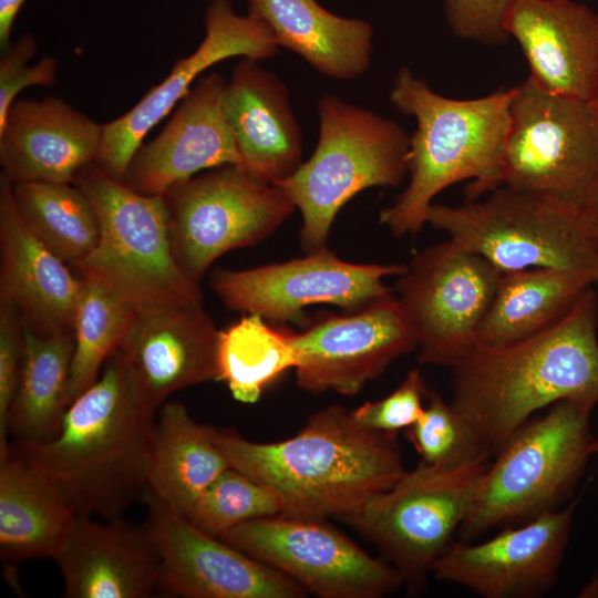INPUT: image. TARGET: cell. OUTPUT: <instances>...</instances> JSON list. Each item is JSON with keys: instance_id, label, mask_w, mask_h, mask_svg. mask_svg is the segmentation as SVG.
<instances>
[{"instance_id": "37", "label": "cell", "mask_w": 598, "mask_h": 598, "mask_svg": "<svg viewBox=\"0 0 598 598\" xmlns=\"http://www.w3.org/2000/svg\"><path fill=\"white\" fill-rule=\"evenodd\" d=\"M427 393L420 371L412 369L389 395L374 402H365L351 411V414L364 429L396 433L419 420L425 406L423 399Z\"/></svg>"}, {"instance_id": "39", "label": "cell", "mask_w": 598, "mask_h": 598, "mask_svg": "<svg viewBox=\"0 0 598 598\" xmlns=\"http://www.w3.org/2000/svg\"><path fill=\"white\" fill-rule=\"evenodd\" d=\"M514 0H445L447 23L460 38L483 44L506 42V14Z\"/></svg>"}, {"instance_id": "16", "label": "cell", "mask_w": 598, "mask_h": 598, "mask_svg": "<svg viewBox=\"0 0 598 598\" xmlns=\"http://www.w3.org/2000/svg\"><path fill=\"white\" fill-rule=\"evenodd\" d=\"M205 35L187 56L175 61L171 72L133 107L103 124L97 164L112 177L123 181L128 163L145 137L164 120L213 65L240 56L272 59L278 44L260 19L238 14L230 0H212L205 18Z\"/></svg>"}, {"instance_id": "38", "label": "cell", "mask_w": 598, "mask_h": 598, "mask_svg": "<svg viewBox=\"0 0 598 598\" xmlns=\"http://www.w3.org/2000/svg\"><path fill=\"white\" fill-rule=\"evenodd\" d=\"M23 349V321L12 305L0 300V456L10 447L8 416L19 384Z\"/></svg>"}, {"instance_id": "32", "label": "cell", "mask_w": 598, "mask_h": 598, "mask_svg": "<svg viewBox=\"0 0 598 598\" xmlns=\"http://www.w3.org/2000/svg\"><path fill=\"white\" fill-rule=\"evenodd\" d=\"M293 332L272 328L256 313H246L220 330L217 365L235 400L255 403L264 390L296 365Z\"/></svg>"}, {"instance_id": "9", "label": "cell", "mask_w": 598, "mask_h": 598, "mask_svg": "<svg viewBox=\"0 0 598 598\" xmlns=\"http://www.w3.org/2000/svg\"><path fill=\"white\" fill-rule=\"evenodd\" d=\"M498 187L582 208L598 188V104L530 76L512 89Z\"/></svg>"}, {"instance_id": "34", "label": "cell", "mask_w": 598, "mask_h": 598, "mask_svg": "<svg viewBox=\"0 0 598 598\" xmlns=\"http://www.w3.org/2000/svg\"><path fill=\"white\" fill-rule=\"evenodd\" d=\"M280 514V501L270 488L230 466L205 489L186 517L203 532L220 537L245 522Z\"/></svg>"}, {"instance_id": "20", "label": "cell", "mask_w": 598, "mask_h": 598, "mask_svg": "<svg viewBox=\"0 0 598 598\" xmlns=\"http://www.w3.org/2000/svg\"><path fill=\"white\" fill-rule=\"evenodd\" d=\"M219 332L203 305L136 309L117 351L151 412L179 390L218 381Z\"/></svg>"}, {"instance_id": "36", "label": "cell", "mask_w": 598, "mask_h": 598, "mask_svg": "<svg viewBox=\"0 0 598 598\" xmlns=\"http://www.w3.org/2000/svg\"><path fill=\"white\" fill-rule=\"evenodd\" d=\"M37 52V41L24 33L1 52L0 59V126L17 95L29 86H50L56 80L58 61L45 55L35 63L29 61Z\"/></svg>"}, {"instance_id": "29", "label": "cell", "mask_w": 598, "mask_h": 598, "mask_svg": "<svg viewBox=\"0 0 598 598\" xmlns=\"http://www.w3.org/2000/svg\"><path fill=\"white\" fill-rule=\"evenodd\" d=\"M596 279L584 271L529 268L502 272L477 332L496 347L533 337L557 323Z\"/></svg>"}, {"instance_id": "30", "label": "cell", "mask_w": 598, "mask_h": 598, "mask_svg": "<svg viewBox=\"0 0 598 598\" xmlns=\"http://www.w3.org/2000/svg\"><path fill=\"white\" fill-rule=\"evenodd\" d=\"M24 326L18 389L8 416L16 444H43L60 433L69 406L73 332L42 336Z\"/></svg>"}, {"instance_id": "40", "label": "cell", "mask_w": 598, "mask_h": 598, "mask_svg": "<svg viewBox=\"0 0 598 598\" xmlns=\"http://www.w3.org/2000/svg\"><path fill=\"white\" fill-rule=\"evenodd\" d=\"M27 0H0V49L4 51L11 43L16 19Z\"/></svg>"}, {"instance_id": "8", "label": "cell", "mask_w": 598, "mask_h": 598, "mask_svg": "<svg viewBox=\"0 0 598 598\" xmlns=\"http://www.w3.org/2000/svg\"><path fill=\"white\" fill-rule=\"evenodd\" d=\"M426 223L502 272L570 269L598 282V243L578 207L499 186L464 205L432 204Z\"/></svg>"}, {"instance_id": "24", "label": "cell", "mask_w": 598, "mask_h": 598, "mask_svg": "<svg viewBox=\"0 0 598 598\" xmlns=\"http://www.w3.org/2000/svg\"><path fill=\"white\" fill-rule=\"evenodd\" d=\"M0 300L19 312L34 332L73 330L82 278L51 251L21 218L12 183L0 176Z\"/></svg>"}, {"instance_id": "4", "label": "cell", "mask_w": 598, "mask_h": 598, "mask_svg": "<svg viewBox=\"0 0 598 598\" xmlns=\"http://www.w3.org/2000/svg\"><path fill=\"white\" fill-rule=\"evenodd\" d=\"M511 96L512 89L472 100L445 97L401 68L389 97L416 120L408 154L410 182L381 210L380 223L396 237L415 234L426 224L433 198L446 187L470 179L467 202L497 188Z\"/></svg>"}, {"instance_id": "11", "label": "cell", "mask_w": 598, "mask_h": 598, "mask_svg": "<svg viewBox=\"0 0 598 598\" xmlns=\"http://www.w3.org/2000/svg\"><path fill=\"white\" fill-rule=\"evenodd\" d=\"M163 199L175 259L198 285L216 259L260 243L296 209L282 188L234 164L182 181Z\"/></svg>"}, {"instance_id": "33", "label": "cell", "mask_w": 598, "mask_h": 598, "mask_svg": "<svg viewBox=\"0 0 598 598\" xmlns=\"http://www.w3.org/2000/svg\"><path fill=\"white\" fill-rule=\"evenodd\" d=\"M135 311L97 283L82 278L72 330L74 352L69 405L97 380L106 361L122 346Z\"/></svg>"}, {"instance_id": "23", "label": "cell", "mask_w": 598, "mask_h": 598, "mask_svg": "<svg viewBox=\"0 0 598 598\" xmlns=\"http://www.w3.org/2000/svg\"><path fill=\"white\" fill-rule=\"evenodd\" d=\"M505 29L518 42L543 89L595 100L598 90V14L573 0H514Z\"/></svg>"}, {"instance_id": "44", "label": "cell", "mask_w": 598, "mask_h": 598, "mask_svg": "<svg viewBox=\"0 0 598 598\" xmlns=\"http://www.w3.org/2000/svg\"><path fill=\"white\" fill-rule=\"evenodd\" d=\"M596 285H598V282Z\"/></svg>"}, {"instance_id": "3", "label": "cell", "mask_w": 598, "mask_h": 598, "mask_svg": "<svg viewBox=\"0 0 598 598\" xmlns=\"http://www.w3.org/2000/svg\"><path fill=\"white\" fill-rule=\"evenodd\" d=\"M155 422L116 351L70 403L56 437L12 447L58 487L76 515L116 519L146 493Z\"/></svg>"}, {"instance_id": "21", "label": "cell", "mask_w": 598, "mask_h": 598, "mask_svg": "<svg viewBox=\"0 0 598 598\" xmlns=\"http://www.w3.org/2000/svg\"><path fill=\"white\" fill-rule=\"evenodd\" d=\"M53 559L68 598L163 594L161 558L146 526L75 515Z\"/></svg>"}, {"instance_id": "35", "label": "cell", "mask_w": 598, "mask_h": 598, "mask_svg": "<svg viewBox=\"0 0 598 598\" xmlns=\"http://www.w3.org/2000/svg\"><path fill=\"white\" fill-rule=\"evenodd\" d=\"M426 399L423 413L406 429V436L421 456V462L437 467H454L476 458L491 457L451 403L430 391Z\"/></svg>"}, {"instance_id": "42", "label": "cell", "mask_w": 598, "mask_h": 598, "mask_svg": "<svg viewBox=\"0 0 598 598\" xmlns=\"http://www.w3.org/2000/svg\"><path fill=\"white\" fill-rule=\"evenodd\" d=\"M592 452H594V455H598V435L594 437Z\"/></svg>"}, {"instance_id": "14", "label": "cell", "mask_w": 598, "mask_h": 598, "mask_svg": "<svg viewBox=\"0 0 598 598\" xmlns=\"http://www.w3.org/2000/svg\"><path fill=\"white\" fill-rule=\"evenodd\" d=\"M405 270L402 264L344 261L324 247L286 262L218 269L210 277V287L230 309L266 320L301 323L303 309L315 303L334 305L349 312L361 310L391 293L384 279Z\"/></svg>"}, {"instance_id": "26", "label": "cell", "mask_w": 598, "mask_h": 598, "mask_svg": "<svg viewBox=\"0 0 598 598\" xmlns=\"http://www.w3.org/2000/svg\"><path fill=\"white\" fill-rule=\"evenodd\" d=\"M248 14L262 20L278 47L295 52L311 68L336 80L368 71L372 56L371 24L344 18L317 0H247Z\"/></svg>"}, {"instance_id": "27", "label": "cell", "mask_w": 598, "mask_h": 598, "mask_svg": "<svg viewBox=\"0 0 598 598\" xmlns=\"http://www.w3.org/2000/svg\"><path fill=\"white\" fill-rule=\"evenodd\" d=\"M76 514L58 487L11 445L0 456V554L52 558Z\"/></svg>"}, {"instance_id": "25", "label": "cell", "mask_w": 598, "mask_h": 598, "mask_svg": "<svg viewBox=\"0 0 598 598\" xmlns=\"http://www.w3.org/2000/svg\"><path fill=\"white\" fill-rule=\"evenodd\" d=\"M225 110L241 157L255 178L278 184L302 164V135L285 83L243 58L225 90Z\"/></svg>"}, {"instance_id": "17", "label": "cell", "mask_w": 598, "mask_h": 598, "mask_svg": "<svg viewBox=\"0 0 598 598\" xmlns=\"http://www.w3.org/2000/svg\"><path fill=\"white\" fill-rule=\"evenodd\" d=\"M579 498L526 523L503 527L485 542H452L432 576L484 598L544 596L557 581Z\"/></svg>"}, {"instance_id": "31", "label": "cell", "mask_w": 598, "mask_h": 598, "mask_svg": "<svg viewBox=\"0 0 598 598\" xmlns=\"http://www.w3.org/2000/svg\"><path fill=\"white\" fill-rule=\"evenodd\" d=\"M12 193L28 228L63 261L75 265L95 248L99 217L76 185L27 182L12 184Z\"/></svg>"}, {"instance_id": "13", "label": "cell", "mask_w": 598, "mask_h": 598, "mask_svg": "<svg viewBox=\"0 0 598 598\" xmlns=\"http://www.w3.org/2000/svg\"><path fill=\"white\" fill-rule=\"evenodd\" d=\"M321 520L275 515L219 538L322 598H381L404 585L390 563Z\"/></svg>"}, {"instance_id": "18", "label": "cell", "mask_w": 598, "mask_h": 598, "mask_svg": "<svg viewBox=\"0 0 598 598\" xmlns=\"http://www.w3.org/2000/svg\"><path fill=\"white\" fill-rule=\"evenodd\" d=\"M146 527L162 564L163 595L184 598H301L306 590L278 570L196 527L146 492Z\"/></svg>"}, {"instance_id": "5", "label": "cell", "mask_w": 598, "mask_h": 598, "mask_svg": "<svg viewBox=\"0 0 598 598\" xmlns=\"http://www.w3.org/2000/svg\"><path fill=\"white\" fill-rule=\"evenodd\" d=\"M592 410L561 400L517 429L476 484L458 528L462 540L526 523L569 501L594 456Z\"/></svg>"}, {"instance_id": "1", "label": "cell", "mask_w": 598, "mask_h": 598, "mask_svg": "<svg viewBox=\"0 0 598 598\" xmlns=\"http://www.w3.org/2000/svg\"><path fill=\"white\" fill-rule=\"evenodd\" d=\"M598 293L588 288L550 328L477 344L452 367L451 405L491 456L537 411L561 400L598 403Z\"/></svg>"}, {"instance_id": "43", "label": "cell", "mask_w": 598, "mask_h": 598, "mask_svg": "<svg viewBox=\"0 0 598 598\" xmlns=\"http://www.w3.org/2000/svg\"><path fill=\"white\" fill-rule=\"evenodd\" d=\"M597 104H598V90H597V94H596V97H595Z\"/></svg>"}, {"instance_id": "19", "label": "cell", "mask_w": 598, "mask_h": 598, "mask_svg": "<svg viewBox=\"0 0 598 598\" xmlns=\"http://www.w3.org/2000/svg\"><path fill=\"white\" fill-rule=\"evenodd\" d=\"M226 85L218 72L202 75L171 112L164 128L135 151L122 182L137 193L163 196L203 171L240 166L225 110Z\"/></svg>"}, {"instance_id": "15", "label": "cell", "mask_w": 598, "mask_h": 598, "mask_svg": "<svg viewBox=\"0 0 598 598\" xmlns=\"http://www.w3.org/2000/svg\"><path fill=\"white\" fill-rule=\"evenodd\" d=\"M297 385L312 394L354 395L394 360L416 350V339L391 293L347 316H328L293 333Z\"/></svg>"}, {"instance_id": "10", "label": "cell", "mask_w": 598, "mask_h": 598, "mask_svg": "<svg viewBox=\"0 0 598 598\" xmlns=\"http://www.w3.org/2000/svg\"><path fill=\"white\" fill-rule=\"evenodd\" d=\"M488 463V457L454 467L421 462L347 520L375 544L408 590L420 594L458 532Z\"/></svg>"}, {"instance_id": "41", "label": "cell", "mask_w": 598, "mask_h": 598, "mask_svg": "<svg viewBox=\"0 0 598 598\" xmlns=\"http://www.w3.org/2000/svg\"><path fill=\"white\" fill-rule=\"evenodd\" d=\"M597 243H598V188L581 208Z\"/></svg>"}, {"instance_id": "28", "label": "cell", "mask_w": 598, "mask_h": 598, "mask_svg": "<svg viewBox=\"0 0 598 598\" xmlns=\"http://www.w3.org/2000/svg\"><path fill=\"white\" fill-rule=\"evenodd\" d=\"M213 430L196 422L181 402L163 404L156 417L146 492L184 516L230 467Z\"/></svg>"}, {"instance_id": "12", "label": "cell", "mask_w": 598, "mask_h": 598, "mask_svg": "<svg viewBox=\"0 0 598 598\" xmlns=\"http://www.w3.org/2000/svg\"><path fill=\"white\" fill-rule=\"evenodd\" d=\"M501 275L452 238L413 257L395 291L421 363L452 368L475 349Z\"/></svg>"}, {"instance_id": "6", "label": "cell", "mask_w": 598, "mask_h": 598, "mask_svg": "<svg viewBox=\"0 0 598 598\" xmlns=\"http://www.w3.org/2000/svg\"><path fill=\"white\" fill-rule=\"evenodd\" d=\"M73 184L92 203L101 228L95 248L75 264L81 278L135 309L202 306L199 285L173 254L163 196L135 192L96 162Z\"/></svg>"}, {"instance_id": "22", "label": "cell", "mask_w": 598, "mask_h": 598, "mask_svg": "<svg viewBox=\"0 0 598 598\" xmlns=\"http://www.w3.org/2000/svg\"><path fill=\"white\" fill-rule=\"evenodd\" d=\"M103 124L65 101L17 99L0 126L1 175L12 184L71 183L97 162Z\"/></svg>"}, {"instance_id": "7", "label": "cell", "mask_w": 598, "mask_h": 598, "mask_svg": "<svg viewBox=\"0 0 598 598\" xmlns=\"http://www.w3.org/2000/svg\"><path fill=\"white\" fill-rule=\"evenodd\" d=\"M318 115L313 153L276 184L301 213L300 239L308 252L326 247L339 210L357 194L402 183L410 147L398 123L332 94L319 100Z\"/></svg>"}, {"instance_id": "2", "label": "cell", "mask_w": 598, "mask_h": 598, "mask_svg": "<svg viewBox=\"0 0 598 598\" xmlns=\"http://www.w3.org/2000/svg\"><path fill=\"white\" fill-rule=\"evenodd\" d=\"M229 465L270 488L286 516L349 519L405 473L396 433L359 425L351 412L330 405L292 437L249 441L213 430Z\"/></svg>"}]
</instances>
